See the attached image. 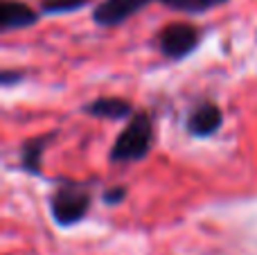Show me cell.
<instances>
[{
	"instance_id": "cell-1",
	"label": "cell",
	"mask_w": 257,
	"mask_h": 255,
	"mask_svg": "<svg viewBox=\"0 0 257 255\" xmlns=\"http://www.w3.org/2000/svg\"><path fill=\"white\" fill-rule=\"evenodd\" d=\"M90 203H93V194H90L88 183L61 179L50 197V215L57 226L70 228L84 221L90 210Z\"/></svg>"
},
{
	"instance_id": "cell-2",
	"label": "cell",
	"mask_w": 257,
	"mask_h": 255,
	"mask_svg": "<svg viewBox=\"0 0 257 255\" xmlns=\"http://www.w3.org/2000/svg\"><path fill=\"white\" fill-rule=\"evenodd\" d=\"M151 145H154V120L147 111H138L115 138L108 158L111 163H138L149 156Z\"/></svg>"
},
{
	"instance_id": "cell-3",
	"label": "cell",
	"mask_w": 257,
	"mask_h": 255,
	"mask_svg": "<svg viewBox=\"0 0 257 255\" xmlns=\"http://www.w3.org/2000/svg\"><path fill=\"white\" fill-rule=\"evenodd\" d=\"M201 32L190 23H169L158 32V50L163 57L178 61L199 48Z\"/></svg>"
},
{
	"instance_id": "cell-4",
	"label": "cell",
	"mask_w": 257,
	"mask_h": 255,
	"mask_svg": "<svg viewBox=\"0 0 257 255\" xmlns=\"http://www.w3.org/2000/svg\"><path fill=\"white\" fill-rule=\"evenodd\" d=\"M158 0H102L93 9V21L102 27H115Z\"/></svg>"
},
{
	"instance_id": "cell-5",
	"label": "cell",
	"mask_w": 257,
	"mask_h": 255,
	"mask_svg": "<svg viewBox=\"0 0 257 255\" xmlns=\"http://www.w3.org/2000/svg\"><path fill=\"white\" fill-rule=\"evenodd\" d=\"M223 124V111L212 102H201L190 111L185 120V129L194 138H210Z\"/></svg>"
},
{
	"instance_id": "cell-6",
	"label": "cell",
	"mask_w": 257,
	"mask_h": 255,
	"mask_svg": "<svg viewBox=\"0 0 257 255\" xmlns=\"http://www.w3.org/2000/svg\"><path fill=\"white\" fill-rule=\"evenodd\" d=\"M54 138H57V134L48 131V134H41V136L25 140V145L21 147V154H18V167L30 176L43 174V154Z\"/></svg>"
},
{
	"instance_id": "cell-7",
	"label": "cell",
	"mask_w": 257,
	"mask_h": 255,
	"mask_svg": "<svg viewBox=\"0 0 257 255\" xmlns=\"http://www.w3.org/2000/svg\"><path fill=\"white\" fill-rule=\"evenodd\" d=\"M39 23V12L18 0H3L0 7V30L7 34L12 30H23Z\"/></svg>"
},
{
	"instance_id": "cell-8",
	"label": "cell",
	"mask_w": 257,
	"mask_h": 255,
	"mask_svg": "<svg viewBox=\"0 0 257 255\" xmlns=\"http://www.w3.org/2000/svg\"><path fill=\"white\" fill-rule=\"evenodd\" d=\"M84 113L102 120H131L133 117V104L122 97H99L95 102L86 104Z\"/></svg>"
},
{
	"instance_id": "cell-9",
	"label": "cell",
	"mask_w": 257,
	"mask_h": 255,
	"mask_svg": "<svg viewBox=\"0 0 257 255\" xmlns=\"http://www.w3.org/2000/svg\"><path fill=\"white\" fill-rule=\"evenodd\" d=\"M165 7L174 9V12H183V14H203L210 12L214 7H221L228 0H158Z\"/></svg>"
},
{
	"instance_id": "cell-10",
	"label": "cell",
	"mask_w": 257,
	"mask_h": 255,
	"mask_svg": "<svg viewBox=\"0 0 257 255\" xmlns=\"http://www.w3.org/2000/svg\"><path fill=\"white\" fill-rule=\"evenodd\" d=\"M88 3L90 0H43L41 3V12L43 14H70V12H79Z\"/></svg>"
},
{
	"instance_id": "cell-11",
	"label": "cell",
	"mask_w": 257,
	"mask_h": 255,
	"mask_svg": "<svg viewBox=\"0 0 257 255\" xmlns=\"http://www.w3.org/2000/svg\"><path fill=\"white\" fill-rule=\"evenodd\" d=\"M126 199V188H122V185H115V188H108L106 192L102 194V201L106 203V206H120L122 201Z\"/></svg>"
},
{
	"instance_id": "cell-12",
	"label": "cell",
	"mask_w": 257,
	"mask_h": 255,
	"mask_svg": "<svg viewBox=\"0 0 257 255\" xmlns=\"http://www.w3.org/2000/svg\"><path fill=\"white\" fill-rule=\"evenodd\" d=\"M21 79H23V72H18V70H3L0 72V86H3V88H9V86L18 84Z\"/></svg>"
}]
</instances>
